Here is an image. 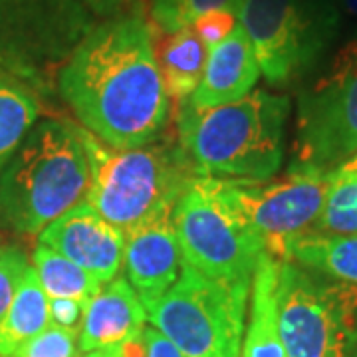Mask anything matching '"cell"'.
Here are the masks:
<instances>
[{"instance_id": "13", "label": "cell", "mask_w": 357, "mask_h": 357, "mask_svg": "<svg viewBox=\"0 0 357 357\" xmlns=\"http://www.w3.org/2000/svg\"><path fill=\"white\" fill-rule=\"evenodd\" d=\"M185 258L173 225V211L126 234V278L145 310L177 282Z\"/></svg>"}, {"instance_id": "3", "label": "cell", "mask_w": 357, "mask_h": 357, "mask_svg": "<svg viewBox=\"0 0 357 357\" xmlns=\"http://www.w3.org/2000/svg\"><path fill=\"white\" fill-rule=\"evenodd\" d=\"M91 161L84 128L62 119L34 123L0 171V218L20 234H40L86 203Z\"/></svg>"}, {"instance_id": "24", "label": "cell", "mask_w": 357, "mask_h": 357, "mask_svg": "<svg viewBox=\"0 0 357 357\" xmlns=\"http://www.w3.org/2000/svg\"><path fill=\"white\" fill-rule=\"evenodd\" d=\"M14 357H77V332L50 324L26 342Z\"/></svg>"}, {"instance_id": "9", "label": "cell", "mask_w": 357, "mask_h": 357, "mask_svg": "<svg viewBox=\"0 0 357 357\" xmlns=\"http://www.w3.org/2000/svg\"><path fill=\"white\" fill-rule=\"evenodd\" d=\"M294 167L332 173L357 153V36L304 88L296 107Z\"/></svg>"}, {"instance_id": "12", "label": "cell", "mask_w": 357, "mask_h": 357, "mask_svg": "<svg viewBox=\"0 0 357 357\" xmlns=\"http://www.w3.org/2000/svg\"><path fill=\"white\" fill-rule=\"evenodd\" d=\"M40 244L76 262L105 284L123 268L126 234L103 220L88 203L70 208L38 234Z\"/></svg>"}, {"instance_id": "11", "label": "cell", "mask_w": 357, "mask_h": 357, "mask_svg": "<svg viewBox=\"0 0 357 357\" xmlns=\"http://www.w3.org/2000/svg\"><path fill=\"white\" fill-rule=\"evenodd\" d=\"M332 173L290 165L274 181H222L225 191L264 244V252L288 260L290 246L312 232Z\"/></svg>"}, {"instance_id": "25", "label": "cell", "mask_w": 357, "mask_h": 357, "mask_svg": "<svg viewBox=\"0 0 357 357\" xmlns=\"http://www.w3.org/2000/svg\"><path fill=\"white\" fill-rule=\"evenodd\" d=\"M28 268L30 264L22 248L14 244L0 246V319L4 318L13 304Z\"/></svg>"}, {"instance_id": "7", "label": "cell", "mask_w": 357, "mask_h": 357, "mask_svg": "<svg viewBox=\"0 0 357 357\" xmlns=\"http://www.w3.org/2000/svg\"><path fill=\"white\" fill-rule=\"evenodd\" d=\"M173 225L189 266L225 284H252L264 244L220 178H197L175 204Z\"/></svg>"}, {"instance_id": "31", "label": "cell", "mask_w": 357, "mask_h": 357, "mask_svg": "<svg viewBox=\"0 0 357 357\" xmlns=\"http://www.w3.org/2000/svg\"><path fill=\"white\" fill-rule=\"evenodd\" d=\"M337 10L344 16H351V18H357V0H333Z\"/></svg>"}, {"instance_id": "23", "label": "cell", "mask_w": 357, "mask_h": 357, "mask_svg": "<svg viewBox=\"0 0 357 357\" xmlns=\"http://www.w3.org/2000/svg\"><path fill=\"white\" fill-rule=\"evenodd\" d=\"M241 0H149V16L155 30L173 34L206 13L230 10L236 14Z\"/></svg>"}, {"instance_id": "15", "label": "cell", "mask_w": 357, "mask_h": 357, "mask_svg": "<svg viewBox=\"0 0 357 357\" xmlns=\"http://www.w3.org/2000/svg\"><path fill=\"white\" fill-rule=\"evenodd\" d=\"M258 77L255 48L243 26L236 24L227 38L208 50L203 79L187 103L204 109L243 100L255 89Z\"/></svg>"}, {"instance_id": "30", "label": "cell", "mask_w": 357, "mask_h": 357, "mask_svg": "<svg viewBox=\"0 0 357 357\" xmlns=\"http://www.w3.org/2000/svg\"><path fill=\"white\" fill-rule=\"evenodd\" d=\"M77 357H145L143 333H141V337H135L128 344L107 347V349H96V351H88V354H82Z\"/></svg>"}, {"instance_id": "26", "label": "cell", "mask_w": 357, "mask_h": 357, "mask_svg": "<svg viewBox=\"0 0 357 357\" xmlns=\"http://www.w3.org/2000/svg\"><path fill=\"white\" fill-rule=\"evenodd\" d=\"M236 24H238V18H236L234 13H230V10H213V13L199 16L192 22V30L197 32V36L206 46V50H211V48L217 46L218 42L227 38L230 32L236 28Z\"/></svg>"}, {"instance_id": "17", "label": "cell", "mask_w": 357, "mask_h": 357, "mask_svg": "<svg viewBox=\"0 0 357 357\" xmlns=\"http://www.w3.org/2000/svg\"><path fill=\"white\" fill-rule=\"evenodd\" d=\"M155 54L163 74L167 93L177 105L191 100L195 89L203 79L208 50L192 26H187L173 34L155 38Z\"/></svg>"}, {"instance_id": "5", "label": "cell", "mask_w": 357, "mask_h": 357, "mask_svg": "<svg viewBox=\"0 0 357 357\" xmlns=\"http://www.w3.org/2000/svg\"><path fill=\"white\" fill-rule=\"evenodd\" d=\"M276 300L286 357H357L356 284L280 260Z\"/></svg>"}, {"instance_id": "27", "label": "cell", "mask_w": 357, "mask_h": 357, "mask_svg": "<svg viewBox=\"0 0 357 357\" xmlns=\"http://www.w3.org/2000/svg\"><path fill=\"white\" fill-rule=\"evenodd\" d=\"M48 312H50V324L79 333L84 312H86V306L82 302L54 298V300H48Z\"/></svg>"}, {"instance_id": "18", "label": "cell", "mask_w": 357, "mask_h": 357, "mask_svg": "<svg viewBox=\"0 0 357 357\" xmlns=\"http://www.w3.org/2000/svg\"><path fill=\"white\" fill-rule=\"evenodd\" d=\"M48 326V296L42 290L34 268L30 266L8 312L0 319V357H14L26 342L44 332Z\"/></svg>"}, {"instance_id": "19", "label": "cell", "mask_w": 357, "mask_h": 357, "mask_svg": "<svg viewBox=\"0 0 357 357\" xmlns=\"http://www.w3.org/2000/svg\"><path fill=\"white\" fill-rule=\"evenodd\" d=\"M32 268L48 300L64 298L88 306L89 300L102 288V282L93 278L84 268L40 243L32 255Z\"/></svg>"}, {"instance_id": "6", "label": "cell", "mask_w": 357, "mask_h": 357, "mask_svg": "<svg viewBox=\"0 0 357 357\" xmlns=\"http://www.w3.org/2000/svg\"><path fill=\"white\" fill-rule=\"evenodd\" d=\"M248 292L250 286L213 280L185 262L145 314L185 357H241Z\"/></svg>"}, {"instance_id": "16", "label": "cell", "mask_w": 357, "mask_h": 357, "mask_svg": "<svg viewBox=\"0 0 357 357\" xmlns=\"http://www.w3.org/2000/svg\"><path fill=\"white\" fill-rule=\"evenodd\" d=\"M278 262L262 252L252 276V307L246 326L241 357H286L278 330Z\"/></svg>"}, {"instance_id": "32", "label": "cell", "mask_w": 357, "mask_h": 357, "mask_svg": "<svg viewBox=\"0 0 357 357\" xmlns=\"http://www.w3.org/2000/svg\"><path fill=\"white\" fill-rule=\"evenodd\" d=\"M335 171H340V173H356L357 171V153L351 157V159H347L345 163L337 167Z\"/></svg>"}, {"instance_id": "14", "label": "cell", "mask_w": 357, "mask_h": 357, "mask_svg": "<svg viewBox=\"0 0 357 357\" xmlns=\"http://www.w3.org/2000/svg\"><path fill=\"white\" fill-rule=\"evenodd\" d=\"M147 314L126 276L105 282L86 306L77 333L82 354L107 349L141 337Z\"/></svg>"}, {"instance_id": "10", "label": "cell", "mask_w": 357, "mask_h": 357, "mask_svg": "<svg viewBox=\"0 0 357 357\" xmlns=\"http://www.w3.org/2000/svg\"><path fill=\"white\" fill-rule=\"evenodd\" d=\"M93 28L82 0H0V68L40 82Z\"/></svg>"}, {"instance_id": "28", "label": "cell", "mask_w": 357, "mask_h": 357, "mask_svg": "<svg viewBox=\"0 0 357 357\" xmlns=\"http://www.w3.org/2000/svg\"><path fill=\"white\" fill-rule=\"evenodd\" d=\"M82 4L93 16H100L105 20L126 16V14L141 13V0H82Z\"/></svg>"}, {"instance_id": "4", "label": "cell", "mask_w": 357, "mask_h": 357, "mask_svg": "<svg viewBox=\"0 0 357 357\" xmlns=\"http://www.w3.org/2000/svg\"><path fill=\"white\" fill-rule=\"evenodd\" d=\"M86 147L91 161L86 203L123 234L173 211L199 178L178 143L153 139L133 149H112L86 131Z\"/></svg>"}, {"instance_id": "2", "label": "cell", "mask_w": 357, "mask_h": 357, "mask_svg": "<svg viewBox=\"0 0 357 357\" xmlns=\"http://www.w3.org/2000/svg\"><path fill=\"white\" fill-rule=\"evenodd\" d=\"M178 147L199 177L268 181L284 159L290 98L252 89L218 107L178 105Z\"/></svg>"}, {"instance_id": "22", "label": "cell", "mask_w": 357, "mask_h": 357, "mask_svg": "<svg viewBox=\"0 0 357 357\" xmlns=\"http://www.w3.org/2000/svg\"><path fill=\"white\" fill-rule=\"evenodd\" d=\"M312 232L326 236L357 234V171H332V183Z\"/></svg>"}, {"instance_id": "29", "label": "cell", "mask_w": 357, "mask_h": 357, "mask_svg": "<svg viewBox=\"0 0 357 357\" xmlns=\"http://www.w3.org/2000/svg\"><path fill=\"white\" fill-rule=\"evenodd\" d=\"M143 344H145V357H185L178 351L177 345L155 328L143 330Z\"/></svg>"}, {"instance_id": "21", "label": "cell", "mask_w": 357, "mask_h": 357, "mask_svg": "<svg viewBox=\"0 0 357 357\" xmlns=\"http://www.w3.org/2000/svg\"><path fill=\"white\" fill-rule=\"evenodd\" d=\"M38 102L0 68V171L38 119Z\"/></svg>"}, {"instance_id": "1", "label": "cell", "mask_w": 357, "mask_h": 357, "mask_svg": "<svg viewBox=\"0 0 357 357\" xmlns=\"http://www.w3.org/2000/svg\"><path fill=\"white\" fill-rule=\"evenodd\" d=\"M58 89L84 129L112 149L157 139L171 114L155 28L141 13L93 26L58 70Z\"/></svg>"}, {"instance_id": "8", "label": "cell", "mask_w": 357, "mask_h": 357, "mask_svg": "<svg viewBox=\"0 0 357 357\" xmlns=\"http://www.w3.org/2000/svg\"><path fill=\"white\" fill-rule=\"evenodd\" d=\"M238 24L270 86L302 79L332 46L342 14L333 0H241Z\"/></svg>"}, {"instance_id": "20", "label": "cell", "mask_w": 357, "mask_h": 357, "mask_svg": "<svg viewBox=\"0 0 357 357\" xmlns=\"http://www.w3.org/2000/svg\"><path fill=\"white\" fill-rule=\"evenodd\" d=\"M288 260L357 286V234L326 236L307 232L290 246Z\"/></svg>"}]
</instances>
